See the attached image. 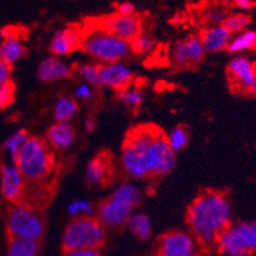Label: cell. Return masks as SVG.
Returning <instances> with one entry per match:
<instances>
[{
	"instance_id": "1",
	"label": "cell",
	"mask_w": 256,
	"mask_h": 256,
	"mask_svg": "<svg viewBox=\"0 0 256 256\" xmlns=\"http://www.w3.org/2000/svg\"><path fill=\"white\" fill-rule=\"evenodd\" d=\"M195 241L204 248L218 246V240L232 224V208L223 192L206 190L188 206L186 214Z\"/></svg>"
},
{
	"instance_id": "2",
	"label": "cell",
	"mask_w": 256,
	"mask_h": 256,
	"mask_svg": "<svg viewBox=\"0 0 256 256\" xmlns=\"http://www.w3.org/2000/svg\"><path fill=\"white\" fill-rule=\"evenodd\" d=\"M162 130L156 125H139L129 130L121 148V166L132 178H150L146 164V153Z\"/></svg>"
},
{
	"instance_id": "3",
	"label": "cell",
	"mask_w": 256,
	"mask_h": 256,
	"mask_svg": "<svg viewBox=\"0 0 256 256\" xmlns=\"http://www.w3.org/2000/svg\"><path fill=\"white\" fill-rule=\"evenodd\" d=\"M14 164L24 180L34 184L45 180L55 167L48 142L37 136H30L26 140Z\"/></svg>"
},
{
	"instance_id": "4",
	"label": "cell",
	"mask_w": 256,
	"mask_h": 256,
	"mask_svg": "<svg viewBox=\"0 0 256 256\" xmlns=\"http://www.w3.org/2000/svg\"><path fill=\"white\" fill-rule=\"evenodd\" d=\"M106 240V231L97 218H74L62 234V246L65 252L80 248H97L100 250Z\"/></svg>"
},
{
	"instance_id": "5",
	"label": "cell",
	"mask_w": 256,
	"mask_h": 256,
	"mask_svg": "<svg viewBox=\"0 0 256 256\" xmlns=\"http://www.w3.org/2000/svg\"><path fill=\"white\" fill-rule=\"evenodd\" d=\"M6 231L10 238L37 241L45 234V220L36 209L24 203L12 204L6 213Z\"/></svg>"
},
{
	"instance_id": "6",
	"label": "cell",
	"mask_w": 256,
	"mask_h": 256,
	"mask_svg": "<svg viewBox=\"0 0 256 256\" xmlns=\"http://www.w3.org/2000/svg\"><path fill=\"white\" fill-rule=\"evenodd\" d=\"M80 48L90 58L98 60L101 64L120 62L132 52L130 42L102 30H97L87 36H83Z\"/></svg>"
},
{
	"instance_id": "7",
	"label": "cell",
	"mask_w": 256,
	"mask_h": 256,
	"mask_svg": "<svg viewBox=\"0 0 256 256\" xmlns=\"http://www.w3.org/2000/svg\"><path fill=\"white\" fill-rule=\"evenodd\" d=\"M218 248L227 256H254L256 254V220L231 224L218 240Z\"/></svg>"
},
{
	"instance_id": "8",
	"label": "cell",
	"mask_w": 256,
	"mask_h": 256,
	"mask_svg": "<svg viewBox=\"0 0 256 256\" xmlns=\"http://www.w3.org/2000/svg\"><path fill=\"white\" fill-rule=\"evenodd\" d=\"M230 87L234 92L245 96L256 94V64L244 55H236L227 65Z\"/></svg>"
},
{
	"instance_id": "9",
	"label": "cell",
	"mask_w": 256,
	"mask_h": 256,
	"mask_svg": "<svg viewBox=\"0 0 256 256\" xmlns=\"http://www.w3.org/2000/svg\"><path fill=\"white\" fill-rule=\"evenodd\" d=\"M146 164L150 178H164L171 174L176 164V153L167 142V136L160 132L146 153Z\"/></svg>"
},
{
	"instance_id": "10",
	"label": "cell",
	"mask_w": 256,
	"mask_h": 256,
	"mask_svg": "<svg viewBox=\"0 0 256 256\" xmlns=\"http://www.w3.org/2000/svg\"><path fill=\"white\" fill-rule=\"evenodd\" d=\"M126 42H132L139 34L143 32V18L139 14L120 16L112 13L100 20V28Z\"/></svg>"
},
{
	"instance_id": "11",
	"label": "cell",
	"mask_w": 256,
	"mask_h": 256,
	"mask_svg": "<svg viewBox=\"0 0 256 256\" xmlns=\"http://www.w3.org/2000/svg\"><path fill=\"white\" fill-rule=\"evenodd\" d=\"M158 256H196L194 236L184 231H170L158 238Z\"/></svg>"
},
{
	"instance_id": "12",
	"label": "cell",
	"mask_w": 256,
	"mask_h": 256,
	"mask_svg": "<svg viewBox=\"0 0 256 256\" xmlns=\"http://www.w3.org/2000/svg\"><path fill=\"white\" fill-rule=\"evenodd\" d=\"M0 192L9 203H20L26 192V180L13 162L4 160L0 166Z\"/></svg>"
},
{
	"instance_id": "13",
	"label": "cell",
	"mask_w": 256,
	"mask_h": 256,
	"mask_svg": "<svg viewBox=\"0 0 256 256\" xmlns=\"http://www.w3.org/2000/svg\"><path fill=\"white\" fill-rule=\"evenodd\" d=\"M206 54L199 36H188L174 46L172 62L178 69L192 68L203 62Z\"/></svg>"
},
{
	"instance_id": "14",
	"label": "cell",
	"mask_w": 256,
	"mask_h": 256,
	"mask_svg": "<svg viewBox=\"0 0 256 256\" xmlns=\"http://www.w3.org/2000/svg\"><path fill=\"white\" fill-rule=\"evenodd\" d=\"M134 209L129 206L128 204L122 203L120 200L110 196L108 199L104 200L98 206L97 220L101 222V224L104 228H121L128 224L132 214L134 213Z\"/></svg>"
},
{
	"instance_id": "15",
	"label": "cell",
	"mask_w": 256,
	"mask_h": 256,
	"mask_svg": "<svg viewBox=\"0 0 256 256\" xmlns=\"http://www.w3.org/2000/svg\"><path fill=\"white\" fill-rule=\"evenodd\" d=\"M104 87L111 88L118 93L129 90L134 80V74L128 65L122 62H111V64H100Z\"/></svg>"
},
{
	"instance_id": "16",
	"label": "cell",
	"mask_w": 256,
	"mask_h": 256,
	"mask_svg": "<svg viewBox=\"0 0 256 256\" xmlns=\"http://www.w3.org/2000/svg\"><path fill=\"white\" fill-rule=\"evenodd\" d=\"M82 41L83 34L80 30L76 27H65L54 34L48 48L55 58L66 56L80 48Z\"/></svg>"
},
{
	"instance_id": "17",
	"label": "cell",
	"mask_w": 256,
	"mask_h": 256,
	"mask_svg": "<svg viewBox=\"0 0 256 256\" xmlns=\"http://www.w3.org/2000/svg\"><path fill=\"white\" fill-rule=\"evenodd\" d=\"M112 172L114 167L111 156L107 153H100L90 160L86 170V178L90 185L104 186L110 182Z\"/></svg>"
},
{
	"instance_id": "18",
	"label": "cell",
	"mask_w": 256,
	"mask_h": 256,
	"mask_svg": "<svg viewBox=\"0 0 256 256\" xmlns=\"http://www.w3.org/2000/svg\"><path fill=\"white\" fill-rule=\"evenodd\" d=\"M73 76V69L62 60L55 56L42 60L37 69V76L42 83H52L62 79H69Z\"/></svg>"
},
{
	"instance_id": "19",
	"label": "cell",
	"mask_w": 256,
	"mask_h": 256,
	"mask_svg": "<svg viewBox=\"0 0 256 256\" xmlns=\"http://www.w3.org/2000/svg\"><path fill=\"white\" fill-rule=\"evenodd\" d=\"M199 38L206 52H220L222 50H227L232 34L223 26H214L204 28L200 32Z\"/></svg>"
},
{
	"instance_id": "20",
	"label": "cell",
	"mask_w": 256,
	"mask_h": 256,
	"mask_svg": "<svg viewBox=\"0 0 256 256\" xmlns=\"http://www.w3.org/2000/svg\"><path fill=\"white\" fill-rule=\"evenodd\" d=\"M46 139L54 148L66 150L76 142V130L70 122H55L48 128Z\"/></svg>"
},
{
	"instance_id": "21",
	"label": "cell",
	"mask_w": 256,
	"mask_h": 256,
	"mask_svg": "<svg viewBox=\"0 0 256 256\" xmlns=\"http://www.w3.org/2000/svg\"><path fill=\"white\" fill-rule=\"evenodd\" d=\"M27 52V48L18 37H8L0 41V60L12 66L20 62Z\"/></svg>"
},
{
	"instance_id": "22",
	"label": "cell",
	"mask_w": 256,
	"mask_h": 256,
	"mask_svg": "<svg viewBox=\"0 0 256 256\" xmlns=\"http://www.w3.org/2000/svg\"><path fill=\"white\" fill-rule=\"evenodd\" d=\"M251 50H256V31H252V30H246V31L234 34L227 48L228 52L236 54V55Z\"/></svg>"
},
{
	"instance_id": "23",
	"label": "cell",
	"mask_w": 256,
	"mask_h": 256,
	"mask_svg": "<svg viewBox=\"0 0 256 256\" xmlns=\"http://www.w3.org/2000/svg\"><path fill=\"white\" fill-rule=\"evenodd\" d=\"M28 138V132H26L24 129H20L16 132H13L12 136H9L8 138L4 140L3 153L4 156H6V162H13V164H14L16 160H17L18 153L22 150L23 144L26 143V140Z\"/></svg>"
},
{
	"instance_id": "24",
	"label": "cell",
	"mask_w": 256,
	"mask_h": 256,
	"mask_svg": "<svg viewBox=\"0 0 256 256\" xmlns=\"http://www.w3.org/2000/svg\"><path fill=\"white\" fill-rule=\"evenodd\" d=\"M40 242L9 237L6 256H38Z\"/></svg>"
},
{
	"instance_id": "25",
	"label": "cell",
	"mask_w": 256,
	"mask_h": 256,
	"mask_svg": "<svg viewBox=\"0 0 256 256\" xmlns=\"http://www.w3.org/2000/svg\"><path fill=\"white\" fill-rule=\"evenodd\" d=\"M130 231L138 240L146 241L152 234V222L144 213H132L128 222Z\"/></svg>"
},
{
	"instance_id": "26",
	"label": "cell",
	"mask_w": 256,
	"mask_h": 256,
	"mask_svg": "<svg viewBox=\"0 0 256 256\" xmlns=\"http://www.w3.org/2000/svg\"><path fill=\"white\" fill-rule=\"evenodd\" d=\"M76 111H78V104H76V98L62 96L59 97L56 104H55L54 118H55L56 122H69V120L73 118Z\"/></svg>"
},
{
	"instance_id": "27",
	"label": "cell",
	"mask_w": 256,
	"mask_h": 256,
	"mask_svg": "<svg viewBox=\"0 0 256 256\" xmlns=\"http://www.w3.org/2000/svg\"><path fill=\"white\" fill-rule=\"evenodd\" d=\"M111 196L128 204L132 209H136L140 203V190L132 184H122V185H120L112 192Z\"/></svg>"
},
{
	"instance_id": "28",
	"label": "cell",
	"mask_w": 256,
	"mask_h": 256,
	"mask_svg": "<svg viewBox=\"0 0 256 256\" xmlns=\"http://www.w3.org/2000/svg\"><path fill=\"white\" fill-rule=\"evenodd\" d=\"M79 76L84 80V83L90 84L93 90H101L104 87L101 73H100V65L94 64H79L76 68Z\"/></svg>"
},
{
	"instance_id": "29",
	"label": "cell",
	"mask_w": 256,
	"mask_h": 256,
	"mask_svg": "<svg viewBox=\"0 0 256 256\" xmlns=\"http://www.w3.org/2000/svg\"><path fill=\"white\" fill-rule=\"evenodd\" d=\"M251 24V16L248 13H242V12H234L230 13L227 18L223 22V27L227 30L231 34H237L240 32H244L248 30Z\"/></svg>"
},
{
	"instance_id": "30",
	"label": "cell",
	"mask_w": 256,
	"mask_h": 256,
	"mask_svg": "<svg viewBox=\"0 0 256 256\" xmlns=\"http://www.w3.org/2000/svg\"><path fill=\"white\" fill-rule=\"evenodd\" d=\"M166 136L170 146H171L172 150H174V153L185 150L186 146L188 144V128L184 126V125L174 126L168 136Z\"/></svg>"
},
{
	"instance_id": "31",
	"label": "cell",
	"mask_w": 256,
	"mask_h": 256,
	"mask_svg": "<svg viewBox=\"0 0 256 256\" xmlns=\"http://www.w3.org/2000/svg\"><path fill=\"white\" fill-rule=\"evenodd\" d=\"M230 14L227 9L223 6H212L206 8L204 12L203 20L206 27H214V26H222L227 16Z\"/></svg>"
},
{
	"instance_id": "32",
	"label": "cell",
	"mask_w": 256,
	"mask_h": 256,
	"mask_svg": "<svg viewBox=\"0 0 256 256\" xmlns=\"http://www.w3.org/2000/svg\"><path fill=\"white\" fill-rule=\"evenodd\" d=\"M130 48H132V52L134 54H139V55L148 54L154 48V40L148 32L143 31L130 42Z\"/></svg>"
},
{
	"instance_id": "33",
	"label": "cell",
	"mask_w": 256,
	"mask_h": 256,
	"mask_svg": "<svg viewBox=\"0 0 256 256\" xmlns=\"http://www.w3.org/2000/svg\"><path fill=\"white\" fill-rule=\"evenodd\" d=\"M93 212H94V208H93L92 204L84 199L73 200L68 206V213L73 218L92 217Z\"/></svg>"
},
{
	"instance_id": "34",
	"label": "cell",
	"mask_w": 256,
	"mask_h": 256,
	"mask_svg": "<svg viewBox=\"0 0 256 256\" xmlns=\"http://www.w3.org/2000/svg\"><path fill=\"white\" fill-rule=\"evenodd\" d=\"M118 100L125 106L138 108L143 102V94L138 88H129V90L118 93Z\"/></svg>"
},
{
	"instance_id": "35",
	"label": "cell",
	"mask_w": 256,
	"mask_h": 256,
	"mask_svg": "<svg viewBox=\"0 0 256 256\" xmlns=\"http://www.w3.org/2000/svg\"><path fill=\"white\" fill-rule=\"evenodd\" d=\"M16 94V86L14 83L10 82L8 84L0 87V110H3L6 107L13 102Z\"/></svg>"
},
{
	"instance_id": "36",
	"label": "cell",
	"mask_w": 256,
	"mask_h": 256,
	"mask_svg": "<svg viewBox=\"0 0 256 256\" xmlns=\"http://www.w3.org/2000/svg\"><path fill=\"white\" fill-rule=\"evenodd\" d=\"M74 97L76 100H82V101L90 100L93 97V88L87 83H80L74 90Z\"/></svg>"
},
{
	"instance_id": "37",
	"label": "cell",
	"mask_w": 256,
	"mask_h": 256,
	"mask_svg": "<svg viewBox=\"0 0 256 256\" xmlns=\"http://www.w3.org/2000/svg\"><path fill=\"white\" fill-rule=\"evenodd\" d=\"M12 82V66L0 60V87Z\"/></svg>"
},
{
	"instance_id": "38",
	"label": "cell",
	"mask_w": 256,
	"mask_h": 256,
	"mask_svg": "<svg viewBox=\"0 0 256 256\" xmlns=\"http://www.w3.org/2000/svg\"><path fill=\"white\" fill-rule=\"evenodd\" d=\"M120 16H132L136 14V6L130 2H121L116 4V12Z\"/></svg>"
},
{
	"instance_id": "39",
	"label": "cell",
	"mask_w": 256,
	"mask_h": 256,
	"mask_svg": "<svg viewBox=\"0 0 256 256\" xmlns=\"http://www.w3.org/2000/svg\"><path fill=\"white\" fill-rule=\"evenodd\" d=\"M65 254L66 256H101V252L97 248H80V250H73Z\"/></svg>"
},
{
	"instance_id": "40",
	"label": "cell",
	"mask_w": 256,
	"mask_h": 256,
	"mask_svg": "<svg viewBox=\"0 0 256 256\" xmlns=\"http://www.w3.org/2000/svg\"><path fill=\"white\" fill-rule=\"evenodd\" d=\"M232 4L242 13H248V10H251L256 6L255 2H251V0H234Z\"/></svg>"
},
{
	"instance_id": "41",
	"label": "cell",
	"mask_w": 256,
	"mask_h": 256,
	"mask_svg": "<svg viewBox=\"0 0 256 256\" xmlns=\"http://www.w3.org/2000/svg\"><path fill=\"white\" fill-rule=\"evenodd\" d=\"M83 126H84V130L87 132H92L93 130L96 129V120L93 118H86L84 121H83Z\"/></svg>"
},
{
	"instance_id": "42",
	"label": "cell",
	"mask_w": 256,
	"mask_h": 256,
	"mask_svg": "<svg viewBox=\"0 0 256 256\" xmlns=\"http://www.w3.org/2000/svg\"><path fill=\"white\" fill-rule=\"evenodd\" d=\"M196 256H198V255H196Z\"/></svg>"
}]
</instances>
